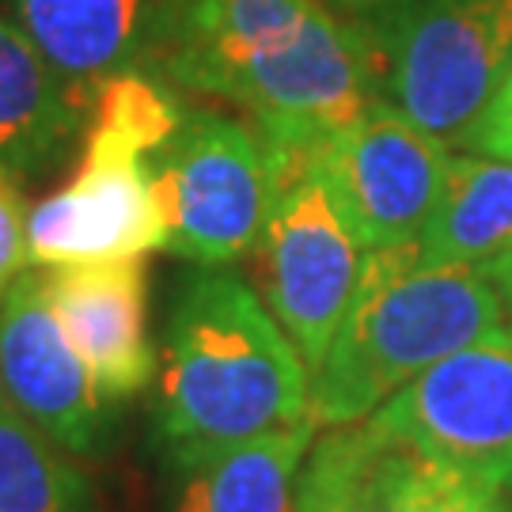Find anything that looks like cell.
I'll use <instances>...</instances> for the list:
<instances>
[{
    "label": "cell",
    "instance_id": "obj_1",
    "mask_svg": "<svg viewBox=\"0 0 512 512\" xmlns=\"http://www.w3.org/2000/svg\"><path fill=\"white\" fill-rule=\"evenodd\" d=\"M148 57L247 107L277 148L323 145L376 107L365 38L319 0H156Z\"/></svg>",
    "mask_w": 512,
    "mask_h": 512
},
{
    "label": "cell",
    "instance_id": "obj_2",
    "mask_svg": "<svg viewBox=\"0 0 512 512\" xmlns=\"http://www.w3.org/2000/svg\"><path fill=\"white\" fill-rule=\"evenodd\" d=\"M152 410L179 467L308 418V365L236 270L217 266L183 281Z\"/></svg>",
    "mask_w": 512,
    "mask_h": 512
},
{
    "label": "cell",
    "instance_id": "obj_3",
    "mask_svg": "<svg viewBox=\"0 0 512 512\" xmlns=\"http://www.w3.org/2000/svg\"><path fill=\"white\" fill-rule=\"evenodd\" d=\"M501 319L505 300L486 270L429 266L418 243L365 251L327 357L308 372L315 429L376 414L425 368L501 327Z\"/></svg>",
    "mask_w": 512,
    "mask_h": 512
},
{
    "label": "cell",
    "instance_id": "obj_4",
    "mask_svg": "<svg viewBox=\"0 0 512 512\" xmlns=\"http://www.w3.org/2000/svg\"><path fill=\"white\" fill-rule=\"evenodd\" d=\"M183 114L152 76L107 80L95 95L76 179L27 213L31 266L57 270L164 251V217L148 160L179 129Z\"/></svg>",
    "mask_w": 512,
    "mask_h": 512
},
{
    "label": "cell",
    "instance_id": "obj_5",
    "mask_svg": "<svg viewBox=\"0 0 512 512\" xmlns=\"http://www.w3.org/2000/svg\"><path fill=\"white\" fill-rule=\"evenodd\" d=\"M376 107L440 145L471 133L512 73V0H387L357 19Z\"/></svg>",
    "mask_w": 512,
    "mask_h": 512
},
{
    "label": "cell",
    "instance_id": "obj_6",
    "mask_svg": "<svg viewBox=\"0 0 512 512\" xmlns=\"http://www.w3.org/2000/svg\"><path fill=\"white\" fill-rule=\"evenodd\" d=\"M270 152L274 198L255 243L258 289L304 365L319 368L357 289L365 251L315 171L311 148Z\"/></svg>",
    "mask_w": 512,
    "mask_h": 512
},
{
    "label": "cell",
    "instance_id": "obj_7",
    "mask_svg": "<svg viewBox=\"0 0 512 512\" xmlns=\"http://www.w3.org/2000/svg\"><path fill=\"white\" fill-rule=\"evenodd\" d=\"M148 164L164 217V251L202 270L232 266L255 251L274 198L262 137L232 118L186 110Z\"/></svg>",
    "mask_w": 512,
    "mask_h": 512
},
{
    "label": "cell",
    "instance_id": "obj_8",
    "mask_svg": "<svg viewBox=\"0 0 512 512\" xmlns=\"http://www.w3.org/2000/svg\"><path fill=\"white\" fill-rule=\"evenodd\" d=\"M368 421L444 471L512 486V323L425 368Z\"/></svg>",
    "mask_w": 512,
    "mask_h": 512
},
{
    "label": "cell",
    "instance_id": "obj_9",
    "mask_svg": "<svg viewBox=\"0 0 512 512\" xmlns=\"http://www.w3.org/2000/svg\"><path fill=\"white\" fill-rule=\"evenodd\" d=\"M338 213L361 251L418 243L440 202L452 152L406 118L372 107L349 129L311 148Z\"/></svg>",
    "mask_w": 512,
    "mask_h": 512
},
{
    "label": "cell",
    "instance_id": "obj_10",
    "mask_svg": "<svg viewBox=\"0 0 512 512\" xmlns=\"http://www.w3.org/2000/svg\"><path fill=\"white\" fill-rule=\"evenodd\" d=\"M0 387L69 456H95L114 410L57 323L46 277L19 274L0 296Z\"/></svg>",
    "mask_w": 512,
    "mask_h": 512
},
{
    "label": "cell",
    "instance_id": "obj_11",
    "mask_svg": "<svg viewBox=\"0 0 512 512\" xmlns=\"http://www.w3.org/2000/svg\"><path fill=\"white\" fill-rule=\"evenodd\" d=\"M296 497L338 512H512L501 490L429 463L384 437L368 418L334 425L323 440H311Z\"/></svg>",
    "mask_w": 512,
    "mask_h": 512
},
{
    "label": "cell",
    "instance_id": "obj_12",
    "mask_svg": "<svg viewBox=\"0 0 512 512\" xmlns=\"http://www.w3.org/2000/svg\"><path fill=\"white\" fill-rule=\"evenodd\" d=\"M46 289L65 338L92 368L107 399L137 395L156 380L145 258L57 266L46 277Z\"/></svg>",
    "mask_w": 512,
    "mask_h": 512
},
{
    "label": "cell",
    "instance_id": "obj_13",
    "mask_svg": "<svg viewBox=\"0 0 512 512\" xmlns=\"http://www.w3.org/2000/svg\"><path fill=\"white\" fill-rule=\"evenodd\" d=\"M12 8L84 114L107 80L137 73L156 35V0H12Z\"/></svg>",
    "mask_w": 512,
    "mask_h": 512
},
{
    "label": "cell",
    "instance_id": "obj_14",
    "mask_svg": "<svg viewBox=\"0 0 512 512\" xmlns=\"http://www.w3.org/2000/svg\"><path fill=\"white\" fill-rule=\"evenodd\" d=\"M315 440V421L270 429L217 456L179 467L175 512H296V482Z\"/></svg>",
    "mask_w": 512,
    "mask_h": 512
},
{
    "label": "cell",
    "instance_id": "obj_15",
    "mask_svg": "<svg viewBox=\"0 0 512 512\" xmlns=\"http://www.w3.org/2000/svg\"><path fill=\"white\" fill-rule=\"evenodd\" d=\"M84 110L16 23L0 19V167L8 175L46 171L69 148Z\"/></svg>",
    "mask_w": 512,
    "mask_h": 512
},
{
    "label": "cell",
    "instance_id": "obj_16",
    "mask_svg": "<svg viewBox=\"0 0 512 512\" xmlns=\"http://www.w3.org/2000/svg\"><path fill=\"white\" fill-rule=\"evenodd\" d=\"M512 251V164L494 156H452L433 217L418 236L429 266L490 270Z\"/></svg>",
    "mask_w": 512,
    "mask_h": 512
},
{
    "label": "cell",
    "instance_id": "obj_17",
    "mask_svg": "<svg viewBox=\"0 0 512 512\" xmlns=\"http://www.w3.org/2000/svg\"><path fill=\"white\" fill-rule=\"evenodd\" d=\"M0 512H92L88 482L0 387Z\"/></svg>",
    "mask_w": 512,
    "mask_h": 512
},
{
    "label": "cell",
    "instance_id": "obj_18",
    "mask_svg": "<svg viewBox=\"0 0 512 512\" xmlns=\"http://www.w3.org/2000/svg\"><path fill=\"white\" fill-rule=\"evenodd\" d=\"M31 266L27 258V205L16 186V175L0 167V296Z\"/></svg>",
    "mask_w": 512,
    "mask_h": 512
},
{
    "label": "cell",
    "instance_id": "obj_19",
    "mask_svg": "<svg viewBox=\"0 0 512 512\" xmlns=\"http://www.w3.org/2000/svg\"><path fill=\"white\" fill-rule=\"evenodd\" d=\"M482 156H494V160H509L512 164V73L505 76V84L497 88L494 103L486 107L482 122L471 133V145Z\"/></svg>",
    "mask_w": 512,
    "mask_h": 512
},
{
    "label": "cell",
    "instance_id": "obj_20",
    "mask_svg": "<svg viewBox=\"0 0 512 512\" xmlns=\"http://www.w3.org/2000/svg\"><path fill=\"white\" fill-rule=\"evenodd\" d=\"M486 274H490L494 289L501 293V300H505V311H512V251L505 258H497Z\"/></svg>",
    "mask_w": 512,
    "mask_h": 512
},
{
    "label": "cell",
    "instance_id": "obj_21",
    "mask_svg": "<svg viewBox=\"0 0 512 512\" xmlns=\"http://www.w3.org/2000/svg\"><path fill=\"white\" fill-rule=\"evenodd\" d=\"M334 8L342 12H365V8H376V4H387V0H330Z\"/></svg>",
    "mask_w": 512,
    "mask_h": 512
},
{
    "label": "cell",
    "instance_id": "obj_22",
    "mask_svg": "<svg viewBox=\"0 0 512 512\" xmlns=\"http://www.w3.org/2000/svg\"><path fill=\"white\" fill-rule=\"evenodd\" d=\"M296 512H338V509L319 505V501H308V497H296Z\"/></svg>",
    "mask_w": 512,
    "mask_h": 512
}]
</instances>
